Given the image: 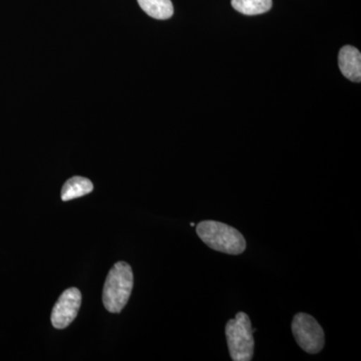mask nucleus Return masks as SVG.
<instances>
[{
	"label": "nucleus",
	"instance_id": "2",
	"mask_svg": "<svg viewBox=\"0 0 361 361\" xmlns=\"http://www.w3.org/2000/svg\"><path fill=\"white\" fill-rule=\"evenodd\" d=\"M134 287V274L128 263L121 261L111 268L104 282L103 302L111 313H120L127 305Z\"/></svg>",
	"mask_w": 361,
	"mask_h": 361
},
{
	"label": "nucleus",
	"instance_id": "8",
	"mask_svg": "<svg viewBox=\"0 0 361 361\" xmlns=\"http://www.w3.org/2000/svg\"><path fill=\"white\" fill-rule=\"evenodd\" d=\"M137 2L145 13L156 20H169L174 14L171 0H137Z\"/></svg>",
	"mask_w": 361,
	"mask_h": 361
},
{
	"label": "nucleus",
	"instance_id": "6",
	"mask_svg": "<svg viewBox=\"0 0 361 361\" xmlns=\"http://www.w3.org/2000/svg\"><path fill=\"white\" fill-rule=\"evenodd\" d=\"M339 68L342 75L355 82L361 80V54L355 47L345 45L339 51Z\"/></svg>",
	"mask_w": 361,
	"mask_h": 361
},
{
	"label": "nucleus",
	"instance_id": "3",
	"mask_svg": "<svg viewBox=\"0 0 361 361\" xmlns=\"http://www.w3.org/2000/svg\"><path fill=\"white\" fill-rule=\"evenodd\" d=\"M230 355L234 361H250L254 355L253 329L245 312L237 313L226 325Z\"/></svg>",
	"mask_w": 361,
	"mask_h": 361
},
{
	"label": "nucleus",
	"instance_id": "9",
	"mask_svg": "<svg viewBox=\"0 0 361 361\" xmlns=\"http://www.w3.org/2000/svg\"><path fill=\"white\" fill-rule=\"evenodd\" d=\"M235 11L245 16H257L267 13L272 7V0H232Z\"/></svg>",
	"mask_w": 361,
	"mask_h": 361
},
{
	"label": "nucleus",
	"instance_id": "7",
	"mask_svg": "<svg viewBox=\"0 0 361 361\" xmlns=\"http://www.w3.org/2000/svg\"><path fill=\"white\" fill-rule=\"evenodd\" d=\"M94 185L84 177H73L66 180L61 190V200L71 201L92 193Z\"/></svg>",
	"mask_w": 361,
	"mask_h": 361
},
{
	"label": "nucleus",
	"instance_id": "4",
	"mask_svg": "<svg viewBox=\"0 0 361 361\" xmlns=\"http://www.w3.org/2000/svg\"><path fill=\"white\" fill-rule=\"evenodd\" d=\"M292 332L297 343L305 353L316 355L324 346V332L315 318L306 313H298L292 322Z\"/></svg>",
	"mask_w": 361,
	"mask_h": 361
},
{
	"label": "nucleus",
	"instance_id": "1",
	"mask_svg": "<svg viewBox=\"0 0 361 361\" xmlns=\"http://www.w3.org/2000/svg\"><path fill=\"white\" fill-rule=\"evenodd\" d=\"M197 234L207 246L221 253L239 255L246 249L243 235L225 223L217 221H202L197 225Z\"/></svg>",
	"mask_w": 361,
	"mask_h": 361
},
{
	"label": "nucleus",
	"instance_id": "5",
	"mask_svg": "<svg viewBox=\"0 0 361 361\" xmlns=\"http://www.w3.org/2000/svg\"><path fill=\"white\" fill-rule=\"evenodd\" d=\"M82 304V294L78 288L63 292L51 312V323L58 329H66L77 317Z\"/></svg>",
	"mask_w": 361,
	"mask_h": 361
}]
</instances>
